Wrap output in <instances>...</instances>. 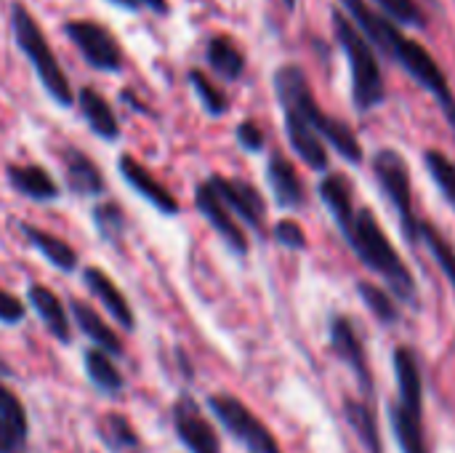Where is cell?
<instances>
[{"mask_svg": "<svg viewBox=\"0 0 455 453\" xmlns=\"http://www.w3.org/2000/svg\"><path fill=\"white\" fill-rule=\"evenodd\" d=\"M379 5L400 24H416L421 19L416 0H379Z\"/></svg>", "mask_w": 455, "mask_h": 453, "instance_id": "obj_35", "label": "cell"}, {"mask_svg": "<svg viewBox=\"0 0 455 453\" xmlns=\"http://www.w3.org/2000/svg\"><path fill=\"white\" fill-rule=\"evenodd\" d=\"M77 101H80V112H83L85 123L91 125V131L96 136H101L107 142H115L120 136V123H117L115 112H112L109 101L96 88H91V85L80 88Z\"/></svg>", "mask_w": 455, "mask_h": 453, "instance_id": "obj_17", "label": "cell"}, {"mask_svg": "<svg viewBox=\"0 0 455 453\" xmlns=\"http://www.w3.org/2000/svg\"><path fill=\"white\" fill-rule=\"evenodd\" d=\"M173 425H176V433H179L181 443L192 453H221L219 435L213 433L208 419L200 414L195 400L181 398L173 406Z\"/></svg>", "mask_w": 455, "mask_h": 453, "instance_id": "obj_10", "label": "cell"}, {"mask_svg": "<svg viewBox=\"0 0 455 453\" xmlns=\"http://www.w3.org/2000/svg\"><path fill=\"white\" fill-rule=\"evenodd\" d=\"M21 232L27 235V240L61 272H72L77 267V254L75 248L64 240V238H56L51 232H43L32 224H21Z\"/></svg>", "mask_w": 455, "mask_h": 453, "instance_id": "obj_20", "label": "cell"}, {"mask_svg": "<svg viewBox=\"0 0 455 453\" xmlns=\"http://www.w3.org/2000/svg\"><path fill=\"white\" fill-rule=\"evenodd\" d=\"M283 109H285V128H288L291 147L301 155V160L309 168L325 171L328 168V152H325L320 133L309 125V120L299 109H291V107H283Z\"/></svg>", "mask_w": 455, "mask_h": 453, "instance_id": "obj_13", "label": "cell"}, {"mask_svg": "<svg viewBox=\"0 0 455 453\" xmlns=\"http://www.w3.org/2000/svg\"><path fill=\"white\" fill-rule=\"evenodd\" d=\"M267 176H269L272 192H275V198H277L280 206H285V208L301 206V200H304V195H301V182H299L293 166H291L285 158L275 155V158L269 160Z\"/></svg>", "mask_w": 455, "mask_h": 453, "instance_id": "obj_23", "label": "cell"}, {"mask_svg": "<svg viewBox=\"0 0 455 453\" xmlns=\"http://www.w3.org/2000/svg\"><path fill=\"white\" fill-rule=\"evenodd\" d=\"M24 435L21 430H16L13 425H8L5 419H0V453H16V449L24 443Z\"/></svg>", "mask_w": 455, "mask_h": 453, "instance_id": "obj_39", "label": "cell"}, {"mask_svg": "<svg viewBox=\"0 0 455 453\" xmlns=\"http://www.w3.org/2000/svg\"><path fill=\"white\" fill-rule=\"evenodd\" d=\"M8 182L19 195L32 198V200H56L59 198V184L40 166H13V168H8Z\"/></svg>", "mask_w": 455, "mask_h": 453, "instance_id": "obj_19", "label": "cell"}, {"mask_svg": "<svg viewBox=\"0 0 455 453\" xmlns=\"http://www.w3.org/2000/svg\"><path fill=\"white\" fill-rule=\"evenodd\" d=\"M211 411L219 417V422L253 453H283L275 435L237 400L229 395H216L211 398Z\"/></svg>", "mask_w": 455, "mask_h": 453, "instance_id": "obj_8", "label": "cell"}, {"mask_svg": "<svg viewBox=\"0 0 455 453\" xmlns=\"http://www.w3.org/2000/svg\"><path fill=\"white\" fill-rule=\"evenodd\" d=\"M427 166H429V174L435 176V182L440 184V190L445 192V198L455 206V163L448 160L443 152L432 150L427 152Z\"/></svg>", "mask_w": 455, "mask_h": 453, "instance_id": "obj_30", "label": "cell"}, {"mask_svg": "<svg viewBox=\"0 0 455 453\" xmlns=\"http://www.w3.org/2000/svg\"><path fill=\"white\" fill-rule=\"evenodd\" d=\"M211 184L219 192V198L229 206L232 214H237L240 219H245L251 227H261L264 200H261V195L251 184L237 182V179H221V176H213Z\"/></svg>", "mask_w": 455, "mask_h": 453, "instance_id": "obj_15", "label": "cell"}, {"mask_svg": "<svg viewBox=\"0 0 455 453\" xmlns=\"http://www.w3.org/2000/svg\"><path fill=\"white\" fill-rule=\"evenodd\" d=\"M275 88H277L280 104H283V107H291V109H299V112L309 120V125H312L320 136L331 139V144H333L347 160H352V163H360V160H363V147H360V142L355 139V133H352L344 123H339V120H333V117H328V115L320 112V107H317V101H315V96H312V88H309V83H307V77H304V72H301L299 67L285 64V67L277 72V77H275Z\"/></svg>", "mask_w": 455, "mask_h": 453, "instance_id": "obj_2", "label": "cell"}, {"mask_svg": "<svg viewBox=\"0 0 455 453\" xmlns=\"http://www.w3.org/2000/svg\"><path fill=\"white\" fill-rule=\"evenodd\" d=\"M336 21V35L349 56L352 64V96L357 109H373L381 99H384V77L373 53V45L368 37H363L360 27L352 24L341 11L333 13Z\"/></svg>", "mask_w": 455, "mask_h": 453, "instance_id": "obj_6", "label": "cell"}, {"mask_svg": "<svg viewBox=\"0 0 455 453\" xmlns=\"http://www.w3.org/2000/svg\"><path fill=\"white\" fill-rule=\"evenodd\" d=\"M208 64L227 80H237L245 69V56L229 37H213L205 51Z\"/></svg>", "mask_w": 455, "mask_h": 453, "instance_id": "obj_24", "label": "cell"}, {"mask_svg": "<svg viewBox=\"0 0 455 453\" xmlns=\"http://www.w3.org/2000/svg\"><path fill=\"white\" fill-rule=\"evenodd\" d=\"M11 24H13V37H16L19 51L32 61V67H35V72H37L43 88L48 91V96H51L56 104H61V107L72 104L69 80H67L64 69L59 67V61H56V56H53V51H51L45 35L40 32L37 21L32 19V13H29L24 5L16 3L13 11H11Z\"/></svg>", "mask_w": 455, "mask_h": 453, "instance_id": "obj_5", "label": "cell"}, {"mask_svg": "<svg viewBox=\"0 0 455 453\" xmlns=\"http://www.w3.org/2000/svg\"><path fill=\"white\" fill-rule=\"evenodd\" d=\"M344 411H347L349 427L357 433V438L363 441V446L368 449V453H384L381 438H379V427H376V417H373L371 406L360 403V400H347Z\"/></svg>", "mask_w": 455, "mask_h": 453, "instance_id": "obj_26", "label": "cell"}, {"mask_svg": "<svg viewBox=\"0 0 455 453\" xmlns=\"http://www.w3.org/2000/svg\"><path fill=\"white\" fill-rule=\"evenodd\" d=\"M67 37L77 45L83 59L101 72H117L123 67V51L115 40V35L101 27L99 21L88 19H72L64 24Z\"/></svg>", "mask_w": 455, "mask_h": 453, "instance_id": "obj_7", "label": "cell"}, {"mask_svg": "<svg viewBox=\"0 0 455 453\" xmlns=\"http://www.w3.org/2000/svg\"><path fill=\"white\" fill-rule=\"evenodd\" d=\"M320 195L325 200V206L331 208V214L336 216V222L341 224V230H347L355 219V206H352V192H349V184L341 179V176H328L323 184H320Z\"/></svg>", "mask_w": 455, "mask_h": 453, "instance_id": "obj_27", "label": "cell"}, {"mask_svg": "<svg viewBox=\"0 0 455 453\" xmlns=\"http://www.w3.org/2000/svg\"><path fill=\"white\" fill-rule=\"evenodd\" d=\"M360 294H363V299H365V304L373 310V315L379 318V320H384V323H392V320H397V310H395V302L381 291V288H376V286H371V283H363L360 286Z\"/></svg>", "mask_w": 455, "mask_h": 453, "instance_id": "obj_33", "label": "cell"}, {"mask_svg": "<svg viewBox=\"0 0 455 453\" xmlns=\"http://www.w3.org/2000/svg\"><path fill=\"white\" fill-rule=\"evenodd\" d=\"M83 283H85V288L107 307V312H109L123 328H133V312H131L125 296L120 294V288L112 283L109 275H104V272L96 270V267H88V270L83 272Z\"/></svg>", "mask_w": 455, "mask_h": 453, "instance_id": "obj_16", "label": "cell"}, {"mask_svg": "<svg viewBox=\"0 0 455 453\" xmlns=\"http://www.w3.org/2000/svg\"><path fill=\"white\" fill-rule=\"evenodd\" d=\"M189 83L195 85V91H197V96H200V101L205 104V109L211 112V115H224L227 112V96L200 72V69H192V75H189Z\"/></svg>", "mask_w": 455, "mask_h": 453, "instance_id": "obj_31", "label": "cell"}, {"mask_svg": "<svg viewBox=\"0 0 455 453\" xmlns=\"http://www.w3.org/2000/svg\"><path fill=\"white\" fill-rule=\"evenodd\" d=\"M85 371L99 390H104V392H120L123 390V376L115 368V363L107 358V352L88 350L85 352Z\"/></svg>", "mask_w": 455, "mask_h": 453, "instance_id": "obj_28", "label": "cell"}, {"mask_svg": "<svg viewBox=\"0 0 455 453\" xmlns=\"http://www.w3.org/2000/svg\"><path fill=\"white\" fill-rule=\"evenodd\" d=\"M29 302H32L35 312L40 315V320L45 323V328L59 342H69V320H67V312H64L59 296L45 286H29Z\"/></svg>", "mask_w": 455, "mask_h": 453, "instance_id": "obj_21", "label": "cell"}, {"mask_svg": "<svg viewBox=\"0 0 455 453\" xmlns=\"http://www.w3.org/2000/svg\"><path fill=\"white\" fill-rule=\"evenodd\" d=\"M344 5L349 8L355 24L368 32V37L373 40V45H379L389 56H395L408 69V75L416 77L437 99V104L443 107L445 117L451 120V125L455 128V96L453 91H451V83H448L445 72L432 59V53L424 45H419L411 37H405L397 24H392L389 19H384L381 13H376L373 8H368L363 0H344Z\"/></svg>", "mask_w": 455, "mask_h": 453, "instance_id": "obj_1", "label": "cell"}, {"mask_svg": "<svg viewBox=\"0 0 455 453\" xmlns=\"http://www.w3.org/2000/svg\"><path fill=\"white\" fill-rule=\"evenodd\" d=\"M93 222L99 227V232L107 238V240H117L125 230V216L120 211V206L115 203H101L93 208Z\"/></svg>", "mask_w": 455, "mask_h": 453, "instance_id": "obj_32", "label": "cell"}, {"mask_svg": "<svg viewBox=\"0 0 455 453\" xmlns=\"http://www.w3.org/2000/svg\"><path fill=\"white\" fill-rule=\"evenodd\" d=\"M395 371L400 384V403L392 406V427L403 453H429L424 438V390L416 355L408 347L395 352Z\"/></svg>", "mask_w": 455, "mask_h": 453, "instance_id": "obj_4", "label": "cell"}, {"mask_svg": "<svg viewBox=\"0 0 455 453\" xmlns=\"http://www.w3.org/2000/svg\"><path fill=\"white\" fill-rule=\"evenodd\" d=\"M96 430H99L101 443L112 453H128L139 449V435L133 433V427L128 425V419L120 417V414L101 417L99 425H96Z\"/></svg>", "mask_w": 455, "mask_h": 453, "instance_id": "obj_25", "label": "cell"}, {"mask_svg": "<svg viewBox=\"0 0 455 453\" xmlns=\"http://www.w3.org/2000/svg\"><path fill=\"white\" fill-rule=\"evenodd\" d=\"M21 318H24V304H21L13 294L0 291V323L13 326V323H19Z\"/></svg>", "mask_w": 455, "mask_h": 453, "instance_id": "obj_37", "label": "cell"}, {"mask_svg": "<svg viewBox=\"0 0 455 453\" xmlns=\"http://www.w3.org/2000/svg\"><path fill=\"white\" fill-rule=\"evenodd\" d=\"M139 5H147L155 13H168V3L165 0H139Z\"/></svg>", "mask_w": 455, "mask_h": 453, "instance_id": "obj_40", "label": "cell"}, {"mask_svg": "<svg viewBox=\"0 0 455 453\" xmlns=\"http://www.w3.org/2000/svg\"><path fill=\"white\" fill-rule=\"evenodd\" d=\"M109 3H115V5H120V8H131V11L139 8V0H109Z\"/></svg>", "mask_w": 455, "mask_h": 453, "instance_id": "obj_41", "label": "cell"}, {"mask_svg": "<svg viewBox=\"0 0 455 453\" xmlns=\"http://www.w3.org/2000/svg\"><path fill=\"white\" fill-rule=\"evenodd\" d=\"M195 203L197 208L203 211V216L213 224V230L227 240V246L237 254H248V240H245V232L240 230V224L235 222V214L229 211V206L219 198V192L213 190L211 182L200 184L197 187V195H195Z\"/></svg>", "mask_w": 455, "mask_h": 453, "instance_id": "obj_11", "label": "cell"}, {"mask_svg": "<svg viewBox=\"0 0 455 453\" xmlns=\"http://www.w3.org/2000/svg\"><path fill=\"white\" fill-rule=\"evenodd\" d=\"M72 315H75L80 331H83L91 342H96L107 355H123V342L117 339V334H115V331H112V328H109L88 304L72 302Z\"/></svg>", "mask_w": 455, "mask_h": 453, "instance_id": "obj_22", "label": "cell"}, {"mask_svg": "<svg viewBox=\"0 0 455 453\" xmlns=\"http://www.w3.org/2000/svg\"><path fill=\"white\" fill-rule=\"evenodd\" d=\"M237 142H240L248 152H259V150L264 147V133H261V128H259L256 123L245 120V123H240V128H237Z\"/></svg>", "mask_w": 455, "mask_h": 453, "instance_id": "obj_38", "label": "cell"}, {"mask_svg": "<svg viewBox=\"0 0 455 453\" xmlns=\"http://www.w3.org/2000/svg\"><path fill=\"white\" fill-rule=\"evenodd\" d=\"M117 168H120V174H123V179L144 198V200H149L160 214H168V216H173V214H179V200L171 195V190H165L139 160H133V158H120V163H117Z\"/></svg>", "mask_w": 455, "mask_h": 453, "instance_id": "obj_14", "label": "cell"}, {"mask_svg": "<svg viewBox=\"0 0 455 453\" xmlns=\"http://www.w3.org/2000/svg\"><path fill=\"white\" fill-rule=\"evenodd\" d=\"M376 176L384 187V192L389 195V200L395 203V208L403 216V224L411 235H419L421 227L416 224L413 216V195H411V174H408V163L403 160L400 152L395 150H381L373 160Z\"/></svg>", "mask_w": 455, "mask_h": 453, "instance_id": "obj_9", "label": "cell"}, {"mask_svg": "<svg viewBox=\"0 0 455 453\" xmlns=\"http://www.w3.org/2000/svg\"><path fill=\"white\" fill-rule=\"evenodd\" d=\"M331 347H333V352L355 371L360 387H363L365 392H371V390H373V382H371L365 350H363V342H360L355 326H352L347 318H336V320L331 323Z\"/></svg>", "mask_w": 455, "mask_h": 453, "instance_id": "obj_12", "label": "cell"}, {"mask_svg": "<svg viewBox=\"0 0 455 453\" xmlns=\"http://www.w3.org/2000/svg\"><path fill=\"white\" fill-rule=\"evenodd\" d=\"M421 238H424V243L432 248L437 264L443 267V272L448 275V280L453 283L455 288V251L448 246V240H445L435 227H429V224H421Z\"/></svg>", "mask_w": 455, "mask_h": 453, "instance_id": "obj_29", "label": "cell"}, {"mask_svg": "<svg viewBox=\"0 0 455 453\" xmlns=\"http://www.w3.org/2000/svg\"><path fill=\"white\" fill-rule=\"evenodd\" d=\"M275 238H277L283 246H288V248H304V246H307L304 230H301L296 222H291V219H285V222H280V224L275 227Z\"/></svg>", "mask_w": 455, "mask_h": 453, "instance_id": "obj_36", "label": "cell"}, {"mask_svg": "<svg viewBox=\"0 0 455 453\" xmlns=\"http://www.w3.org/2000/svg\"><path fill=\"white\" fill-rule=\"evenodd\" d=\"M61 163H64V171H67V184L72 192L77 195H101L104 192V179H101V171L96 168V163L83 155L80 150L69 147L64 155H61Z\"/></svg>", "mask_w": 455, "mask_h": 453, "instance_id": "obj_18", "label": "cell"}, {"mask_svg": "<svg viewBox=\"0 0 455 453\" xmlns=\"http://www.w3.org/2000/svg\"><path fill=\"white\" fill-rule=\"evenodd\" d=\"M352 248L357 251V256L373 270L379 272L392 288L397 296L403 299H413V278H411V270L405 267V262L400 259V254L392 248L387 232L381 230V224L373 219L371 211H360L355 214L352 224L344 230Z\"/></svg>", "mask_w": 455, "mask_h": 453, "instance_id": "obj_3", "label": "cell"}, {"mask_svg": "<svg viewBox=\"0 0 455 453\" xmlns=\"http://www.w3.org/2000/svg\"><path fill=\"white\" fill-rule=\"evenodd\" d=\"M293 3H296V0H285V5H288V8H293Z\"/></svg>", "mask_w": 455, "mask_h": 453, "instance_id": "obj_42", "label": "cell"}, {"mask_svg": "<svg viewBox=\"0 0 455 453\" xmlns=\"http://www.w3.org/2000/svg\"><path fill=\"white\" fill-rule=\"evenodd\" d=\"M0 419H5L8 425H13L16 430L27 433V417H24V406L19 403V398L0 384Z\"/></svg>", "mask_w": 455, "mask_h": 453, "instance_id": "obj_34", "label": "cell"}]
</instances>
